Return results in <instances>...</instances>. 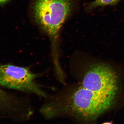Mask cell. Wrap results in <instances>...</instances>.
<instances>
[{
	"label": "cell",
	"instance_id": "6",
	"mask_svg": "<svg viewBox=\"0 0 124 124\" xmlns=\"http://www.w3.org/2000/svg\"><path fill=\"white\" fill-rule=\"evenodd\" d=\"M120 0H96L91 3L88 7L90 10L99 6H114L116 5Z\"/></svg>",
	"mask_w": 124,
	"mask_h": 124
},
{
	"label": "cell",
	"instance_id": "5",
	"mask_svg": "<svg viewBox=\"0 0 124 124\" xmlns=\"http://www.w3.org/2000/svg\"><path fill=\"white\" fill-rule=\"evenodd\" d=\"M21 105L19 99L4 92L0 88V111L6 115L12 117L19 111Z\"/></svg>",
	"mask_w": 124,
	"mask_h": 124
},
{
	"label": "cell",
	"instance_id": "1",
	"mask_svg": "<svg viewBox=\"0 0 124 124\" xmlns=\"http://www.w3.org/2000/svg\"><path fill=\"white\" fill-rule=\"evenodd\" d=\"M116 101L81 86L45 105L41 111L48 118L64 115L83 122H93L112 107Z\"/></svg>",
	"mask_w": 124,
	"mask_h": 124
},
{
	"label": "cell",
	"instance_id": "4",
	"mask_svg": "<svg viewBox=\"0 0 124 124\" xmlns=\"http://www.w3.org/2000/svg\"><path fill=\"white\" fill-rule=\"evenodd\" d=\"M37 76L28 68L9 64L0 65V85L47 97L46 93L35 82Z\"/></svg>",
	"mask_w": 124,
	"mask_h": 124
},
{
	"label": "cell",
	"instance_id": "3",
	"mask_svg": "<svg viewBox=\"0 0 124 124\" xmlns=\"http://www.w3.org/2000/svg\"><path fill=\"white\" fill-rule=\"evenodd\" d=\"M85 74L82 86L98 93L117 100L120 79L112 66L104 63L92 64Z\"/></svg>",
	"mask_w": 124,
	"mask_h": 124
},
{
	"label": "cell",
	"instance_id": "7",
	"mask_svg": "<svg viewBox=\"0 0 124 124\" xmlns=\"http://www.w3.org/2000/svg\"><path fill=\"white\" fill-rule=\"evenodd\" d=\"M9 0H0V6L6 3Z\"/></svg>",
	"mask_w": 124,
	"mask_h": 124
},
{
	"label": "cell",
	"instance_id": "2",
	"mask_svg": "<svg viewBox=\"0 0 124 124\" xmlns=\"http://www.w3.org/2000/svg\"><path fill=\"white\" fill-rule=\"evenodd\" d=\"M70 0H36L34 14L37 23L52 40L54 57L58 56L57 44L60 29L70 14Z\"/></svg>",
	"mask_w": 124,
	"mask_h": 124
}]
</instances>
